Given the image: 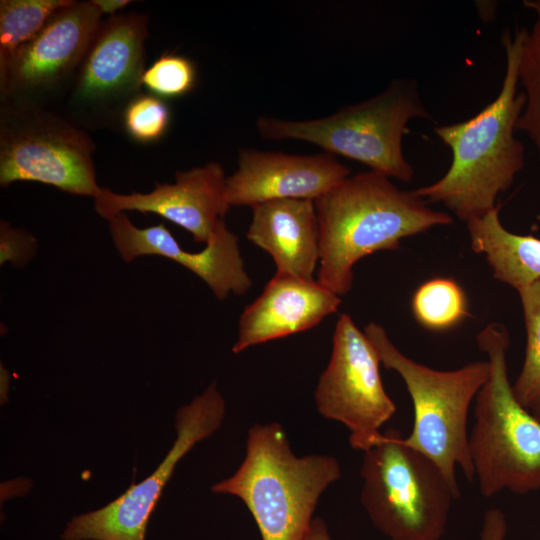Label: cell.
I'll list each match as a JSON object with an SVG mask.
<instances>
[{
    "mask_svg": "<svg viewBox=\"0 0 540 540\" xmlns=\"http://www.w3.org/2000/svg\"><path fill=\"white\" fill-rule=\"evenodd\" d=\"M225 401L211 383L175 420L177 438L151 475L132 484L122 495L100 509L74 516L64 528L62 540H145L148 522L177 463L196 443L222 424Z\"/></svg>",
    "mask_w": 540,
    "mask_h": 540,
    "instance_id": "10",
    "label": "cell"
},
{
    "mask_svg": "<svg viewBox=\"0 0 540 540\" xmlns=\"http://www.w3.org/2000/svg\"><path fill=\"white\" fill-rule=\"evenodd\" d=\"M507 521L498 508L488 509L483 518L479 540H505Z\"/></svg>",
    "mask_w": 540,
    "mask_h": 540,
    "instance_id": "26",
    "label": "cell"
},
{
    "mask_svg": "<svg viewBox=\"0 0 540 540\" xmlns=\"http://www.w3.org/2000/svg\"><path fill=\"white\" fill-rule=\"evenodd\" d=\"M466 224L472 250L485 255L495 279L516 290L540 280V239L508 231L499 206Z\"/></svg>",
    "mask_w": 540,
    "mask_h": 540,
    "instance_id": "18",
    "label": "cell"
},
{
    "mask_svg": "<svg viewBox=\"0 0 540 540\" xmlns=\"http://www.w3.org/2000/svg\"><path fill=\"white\" fill-rule=\"evenodd\" d=\"M348 176L350 169L327 152L301 155L243 148L237 170L226 179V199L230 207L283 199L314 201Z\"/></svg>",
    "mask_w": 540,
    "mask_h": 540,
    "instance_id": "14",
    "label": "cell"
},
{
    "mask_svg": "<svg viewBox=\"0 0 540 540\" xmlns=\"http://www.w3.org/2000/svg\"><path fill=\"white\" fill-rule=\"evenodd\" d=\"M314 204L320 229L316 280L338 296L351 290L353 267L363 257L395 250L406 237L453 222L414 190H401L373 170L348 176Z\"/></svg>",
    "mask_w": 540,
    "mask_h": 540,
    "instance_id": "2",
    "label": "cell"
},
{
    "mask_svg": "<svg viewBox=\"0 0 540 540\" xmlns=\"http://www.w3.org/2000/svg\"><path fill=\"white\" fill-rule=\"evenodd\" d=\"M93 1H72L58 11L17 54L1 94L23 100L40 96L80 67L102 21Z\"/></svg>",
    "mask_w": 540,
    "mask_h": 540,
    "instance_id": "11",
    "label": "cell"
},
{
    "mask_svg": "<svg viewBox=\"0 0 540 540\" xmlns=\"http://www.w3.org/2000/svg\"><path fill=\"white\" fill-rule=\"evenodd\" d=\"M361 503L372 524L390 540H440L452 501L460 497L440 468L403 443L394 428L364 451Z\"/></svg>",
    "mask_w": 540,
    "mask_h": 540,
    "instance_id": "7",
    "label": "cell"
},
{
    "mask_svg": "<svg viewBox=\"0 0 540 540\" xmlns=\"http://www.w3.org/2000/svg\"><path fill=\"white\" fill-rule=\"evenodd\" d=\"M517 292L523 308L526 348L512 390L521 406L540 422V280Z\"/></svg>",
    "mask_w": 540,
    "mask_h": 540,
    "instance_id": "21",
    "label": "cell"
},
{
    "mask_svg": "<svg viewBox=\"0 0 540 540\" xmlns=\"http://www.w3.org/2000/svg\"><path fill=\"white\" fill-rule=\"evenodd\" d=\"M146 15L120 13L102 22L79 69L74 98L84 106L100 107L128 96L141 85Z\"/></svg>",
    "mask_w": 540,
    "mask_h": 540,
    "instance_id": "15",
    "label": "cell"
},
{
    "mask_svg": "<svg viewBox=\"0 0 540 540\" xmlns=\"http://www.w3.org/2000/svg\"><path fill=\"white\" fill-rule=\"evenodd\" d=\"M340 476L335 457H298L279 423H258L248 430L239 468L211 490L240 498L262 540H305L321 494Z\"/></svg>",
    "mask_w": 540,
    "mask_h": 540,
    "instance_id": "3",
    "label": "cell"
},
{
    "mask_svg": "<svg viewBox=\"0 0 540 540\" xmlns=\"http://www.w3.org/2000/svg\"><path fill=\"white\" fill-rule=\"evenodd\" d=\"M477 344L488 357L489 377L475 397V422L468 437L470 457L482 496L502 490H540V422L516 399L508 378L507 328L486 325Z\"/></svg>",
    "mask_w": 540,
    "mask_h": 540,
    "instance_id": "4",
    "label": "cell"
},
{
    "mask_svg": "<svg viewBox=\"0 0 540 540\" xmlns=\"http://www.w3.org/2000/svg\"><path fill=\"white\" fill-rule=\"evenodd\" d=\"M524 6L534 14L530 29L524 28L518 78L525 96L516 129L524 132L540 156V0H525Z\"/></svg>",
    "mask_w": 540,
    "mask_h": 540,
    "instance_id": "20",
    "label": "cell"
},
{
    "mask_svg": "<svg viewBox=\"0 0 540 540\" xmlns=\"http://www.w3.org/2000/svg\"><path fill=\"white\" fill-rule=\"evenodd\" d=\"M14 108L1 120V186L32 181L94 199L102 187L96 181L89 135L35 107Z\"/></svg>",
    "mask_w": 540,
    "mask_h": 540,
    "instance_id": "8",
    "label": "cell"
},
{
    "mask_svg": "<svg viewBox=\"0 0 540 540\" xmlns=\"http://www.w3.org/2000/svg\"><path fill=\"white\" fill-rule=\"evenodd\" d=\"M379 355L348 314H342L333 334L330 361L319 377L314 399L326 419L344 424L353 449L375 445L380 428L396 412L380 376Z\"/></svg>",
    "mask_w": 540,
    "mask_h": 540,
    "instance_id": "9",
    "label": "cell"
},
{
    "mask_svg": "<svg viewBox=\"0 0 540 540\" xmlns=\"http://www.w3.org/2000/svg\"><path fill=\"white\" fill-rule=\"evenodd\" d=\"M37 239L27 230L13 227L6 221L0 223V264L10 263L24 267L37 254Z\"/></svg>",
    "mask_w": 540,
    "mask_h": 540,
    "instance_id": "25",
    "label": "cell"
},
{
    "mask_svg": "<svg viewBox=\"0 0 540 540\" xmlns=\"http://www.w3.org/2000/svg\"><path fill=\"white\" fill-rule=\"evenodd\" d=\"M305 540H331L327 525L320 517L312 520Z\"/></svg>",
    "mask_w": 540,
    "mask_h": 540,
    "instance_id": "27",
    "label": "cell"
},
{
    "mask_svg": "<svg viewBox=\"0 0 540 540\" xmlns=\"http://www.w3.org/2000/svg\"><path fill=\"white\" fill-rule=\"evenodd\" d=\"M102 14L114 16L119 10L131 3L129 0H92Z\"/></svg>",
    "mask_w": 540,
    "mask_h": 540,
    "instance_id": "28",
    "label": "cell"
},
{
    "mask_svg": "<svg viewBox=\"0 0 540 540\" xmlns=\"http://www.w3.org/2000/svg\"><path fill=\"white\" fill-rule=\"evenodd\" d=\"M411 308L416 321L431 331H446L468 315L464 290L452 278L437 277L422 283L414 292Z\"/></svg>",
    "mask_w": 540,
    "mask_h": 540,
    "instance_id": "22",
    "label": "cell"
},
{
    "mask_svg": "<svg viewBox=\"0 0 540 540\" xmlns=\"http://www.w3.org/2000/svg\"><path fill=\"white\" fill-rule=\"evenodd\" d=\"M417 118L431 119L417 81L397 78L379 94L332 115L302 121L259 116L256 129L265 140L306 141L408 182L414 169L404 156L402 141L407 124Z\"/></svg>",
    "mask_w": 540,
    "mask_h": 540,
    "instance_id": "5",
    "label": "cell"
},
{
    "mask_svg": "<svg viewBox=\"0 0 540 540\" xmlns=\"http://www.w3.org/2000/svg\"><path fill=\"white\" fill-rule=\"evenodd\" d=\"M196 80L197 69L192 60L164 53L144 70L141 85L160 98H176L191 92Z\"/></svg>",
    "mask_w": 540,
    "mask_h": 540,
    "instance_id": "23",
    "label": "cell"
},
{
    "mask_svg": "<svg viewBox=\"0 0 540 540\" xmlns=\"http://www.w3.org/2000/svg\"><path fill=\"white\" fill-rule=\"evenodd\" d=\"M364 333L386 369L396 371L411 397L414 421L403 443L430 458L460 495L459 466L469 482L475 478L468 445L467 418L473 399L489 377L488 361L469 363L457 370H435L404 355L382 326L369 323Z\"/></svg>",
    "mask_w": 540,
    "mask_h": 540,
    "instance_id": "6",
    "label": "cell"
},
{
    "mask_svg": "<svg viewBox=\"0 0 540 540\" xmlns=\"http://www.w3.org/2000/svg\"><path fill=\"white\" fill-rule=\"evenodd\" d=\"M225 172L209 162L175 173V182L156 183L148 193L120 194L101 188L94 198L96 212L105 220L119 213H153L188 231L195 242L207 243L230 206Z\"/></svg>",
    "mask_w": 540,
    "mask_h": 540,
    "instance_id": "12",
    "label": "cell"
},
{
    "mask_svg": "<svg viewBox=\"0 0 540 540\" xmlns=\"http://www.w3.org/2000/svg\"><path fill=\"white\" fill-rule=\"evenodd\" d=\"M113 244L125 262L156 255L193 272L218 300L245 294L252 285L240 254L238 237L220 220L203 250L185 251L165 224L137 227L126 213L107 220Z\"/></svg>",
    "mask_w": 540,
    "mask_h": 540,
    "instance_id": "13",
    "label": "cell"
},
{
    "mask_svg": "<svg viewBox=\"0 0 540 540\" xmlns=\"http://www.w3.org/2000/svg\"><path fill=\"white\" fill-rule=\"evenodd\" d=\"M523 34L524 28H517L512 35H502L506 69L497 97L468 120L434 128L450 148L452 162L440 179L414 190L466 223L495 209L498 195L509 189L524 166V145L515 137L525 103L518 78Z\"/></svg>",
    "mask_w": 540,
    "mask_h": 540,
    "instance_id": "1",
    "label": "cell"
},
{
    "mask_svg": "<svg viewBox=\"0 0 540 540\" xmlns=\"http://www.w3.org/2000/svg\"><path fill=\"white\" fill-rule=\"evenodd\" d=\"M340 296L317 280L275 274L263 292L242 312L232 351L308 330L335 313Z\"/></svg>",
    "mask_w": 540,
    "mask_h": 540,
    "instance_id": "16",
    "label": "cell"
},
{
    "mask_svg": "<svg viewBox=\"0 0 540 540\" xmlns=\"http://www.w3.org/2000/svg\"><path fill=\"white\" fill-rule=\"evenodd\" d=\"M73 0L0 1V82L20 50Z\"/></svg>",
    "mask_w": 540,
    "mask_h": 540,
    "instance_id": "19",
    "label": "cell"
},
{
    "mask_svg": "<svg viewBox=\"0 0 540 540\" xmlns=\"http://www.w3.org/2000/svg\"><path fill=\"white\" fill-rule=\"evenodd\" d=\"M171 120L167 103L153 94H139L130 99L123 110V127L136 142L148 144L160 140Z\"/></svg>",
    "mask_w": 540,
    "mask_h": 540,
    "instance_id": "24",
    "label": "cell"
},
{
    "mask_svg": "<svg viewBox=\"0 0 540 540\" xmlns=\"http://www.w3.org/2000/svg\"><path fill=\"white\" fill-rule=\"evenodd\" d=\"M251 208L247 238L272 256L275 274L314 280L320 260V229L314 201L283 199Z\"/></svg>",
    "mask_w": 540,
    "mask_h": 540,
    "instance_id": "17",
    "label": "cell"
}]
</instances>
